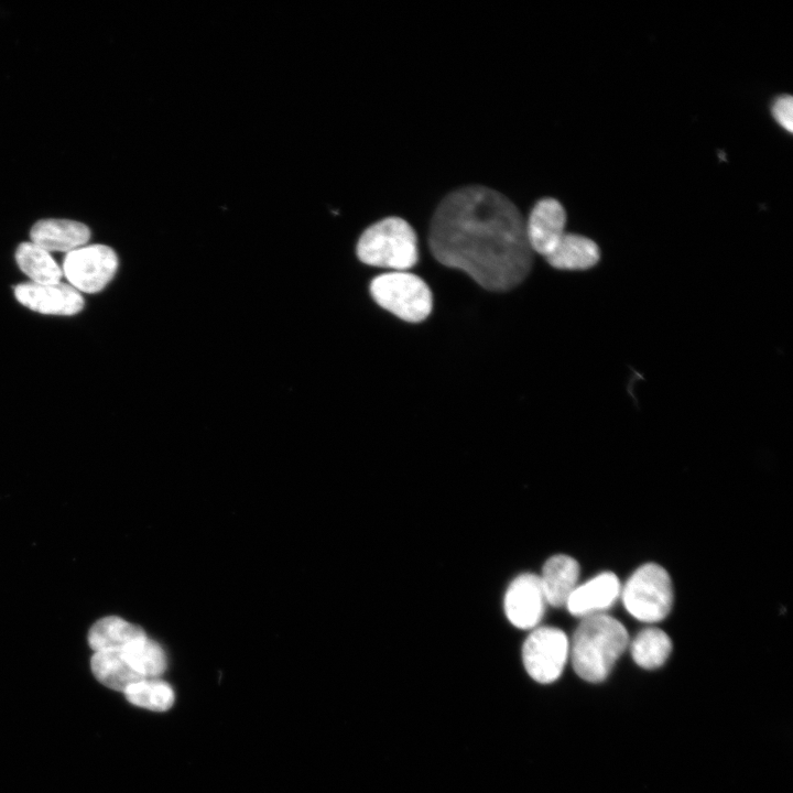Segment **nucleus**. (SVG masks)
Wrapping results in <instances>:
<instances>
[{"instance_id":"nucleus-14","label":"nucleus","mask_w":793,"mask_h":793,"mask_svg":"<svg viewBox=\"0 0 793 793\" xmlns=\"http://www.w3.org/2000/svg\"><path fill=\"white\" fill-rule=\"evenodd\" d=\"M545 259L558 270H587L597 264L600 251L591 239L565 232Z\"/></svg>"},{"instance_id":"nucleus-11","label":"nucleus","mask_w":793,"mask_h":793,"mask_svg":"<svg viewBox=\"0 0 793 793\" xmlns=\"http://www.w3.org/2000/svg\"><path fill=\"white\" fill-rule=\"evenodd\" d=\"M620 594L619 578L611 572H605L577 585L565 606L572 615L586 618L609 609Z\"/></svg>"},{"instance_id":"nucleus-2","label":"nucleus","mask_w":793,"mask_h":793,"mask_svg":"<svg viewBox=\"0 0 793 793\" xmlns=\"http://www.w3.org/2000/svg\"><path fill=\"white\" fill-rule=\"evenodd\" d=\"M629 644L623 624L605 613L583 618L569 644L577 675L590 683L604 681Z\"/></svg>"},{"instance_id":"nucleus-4","label":"nucleus","mask_w":793,"mask_h":793,"mask_svg":"<svg viewBox=\"0 0 793 793\" xmlns=\"http://www.w3.org/2000/svg\"><path fill=\"white\" fill-rule=\"evenodd\" d=\"M370 294L382 308L409 323L424 321L433 307L428 285L408 271L378 275L370 283Z\"/></svg>"},{"instance_id":"nucleus-7","label":"nucleus","mask_w":793,"mask_h":793,"mask_svg":"<svg viewBox=\"0 0 793 793\" xmlns=\"http://www.w3.org/2000/svg\"><path fill=\"white\" fill-rule=\"evenodd\" d=\"M118 257L108 246L91 245L67 253L63 273L77 291L96 293L115 276Z\"/></svg>"},{"instance_id":"nucleus-3","label":"nucleus","mask_w":793,"mask_h":793,"mask_svg":"<svg viewBox=\"0 0 793 793\" xmlns=\"http://www.w3.org/2000/svg\"><path fill=\"white\" fill-rule=\"evenodd\" d=\"M356 251L359 260L368 265L408 271L419 259L417 237L406 220L387 217L362 232Z\"/></svg>"},{"instance_id":"nucleus-15","label":"nucleus","mask_w":793,"mask_h":793,"mask_svg":"<svg viewBox=\"0 0 793 793\" xmlns=\"http://www.w3.org/2000/svg\"><path fill=\"white\" fill-rule=\"evenodd\" d=\"M146 636L144 630L118 616L97 620L88 631L89 647L95 651L120 650Z\"/></svg>"},{"instance_id":"nucleus-9","label":"nucleus","mask_w":793,"mask_h":793,"mask_svg":"<svg viewBox=\"0 0 793 793\" xmlns=\"http://www.w3.org/2000/svg\"><path fill=\"white\" fill-rule=\"evenodd\" d=\"M14 295L25 307L47 315H75L84 307V300L79 291L61 282L52 284L21 283L15 286Z\"/></svg>"},{"instance_id":"nucleus-8","label":"nucleus","mask_w":793,"mask_h":793,"mask_svg":"<svg viewBox=\"0 0 793 793\" xmlns=\"http://www.w3.org/2000/svg\"><path fill=\"white\" fill-rule=\"evenodd\" d=\"M546 604L540 577L525 573L511 582L503 606L508 620L514 627L534 629L543 618Z\"/></svg>"},{"instance_id":"nucleus-20","label":"nucleus","mask_w":793,"mask_h":793,"mask_svg":"<svg viewBox=\"0 0 793 793\" xmlns=\"http://www.w3.org/2000/svg\"><path fill=\"white\" fill-rule=\"evenodd\" d=\"M772 115L775 121L786 131L793 130V98L783 95L775 99L772 105Z\"/></svg>"},{"instance_id":"nucleus-5","label":"nucleus","mask_w":793,"mask_h":793,"mask_svg":"<svg viewBox=\"0 0 793 793\" xmlns=\"http://www.w3.org/2000/svg\"><path fill=\"white\" fill-rule=\"evenodd\" d=\"M620 596L632 617L653 623L669 615L673 604V586L662 566L648 563L629 577Z\"/></svg>"},{"instance_id":"nucleus-16","label":"nucleus","mask_w":793,"mask_h":793,"mask_svg":"<svg viewBox=\"0 0 793 793\" xmlns=\"http://www.w3.org/2000/svg\"><path fill=\"white\" fill-rule=\"evenodd\" d=\"M95 677L105 686L122 692L141 678L129 665L120 650L95 652L90 661Z\"/></svg>"},{"instance_id":"nucleus-19","label":"nucleus","mask_w":793,"mask_h":793,"mask_svg":"<svg viewBox=\"0 0 793 793\" xmlns=\"http://www.w3.org/2000/svg\"><path fill=\"white\" fill-rule=\"evenodd\" d=\"M123 694L129 703L153 711H166L174 702L173 688L159 678H144L130 684Z\"/></svg>"},{"instance_id":"nucleus-18","label":"nucleus","mask_w":793,"mask_h":793,"mask_svg":"<svg viewBox=\"0 0 793 793\" xmlns=\"http://www.w3.org/2000/svg\"><path fill=\"white\" fill-rule=\"evenodd\" d=\"M633 661L641 667L654 670L667 660L672 651L669 636L659 628H645L630 644Z\"/></svg>"},{"instance_id":"nucleus-13","label":"nucleus","mask_w":793,"mask_h":793,"mask_svg":"<svg viewBox=\"0 0 793 793\" xmlns=\"http://www.w3.org/2000/svg\"><path fill=\"white\" fill-rule=\"evenodd\" d=\"M579 571L577 561L568 555L550 557L539 576L546 602L554 607L565 606L577 587Z\"/></svg>"},{"instance_id":"nucleus-10","label":"nucleus","mask_w":793,"mask_h":793,"mask_svg":"<svg viewBox=\"0 0 793 793\" xmlns=\"http://www.w3.org/2000/svg\"><path fill=\"white\" fill-rule=\"evenodd\" d=\"M566 213L562 204L551 197L540 199L525 221L531 250L544 258L565 233Z\"/></svg>"},{"instance_id":"nucleus-1","label":"nucleus","mask_w":793,"mask_h":793,"mask_svg":"<svg viewBox=\"0 0 793 793\" xmlns=\"http://www.w3.org/2000/svg\"><path fill=\"white\" fill-rule=\"evenodd\" d=\"M427 242L441 264L493 292L519 285L533 263L520 210L503 194L481 185L463 186L441 200Z\"/></svg>"},{"instance_id":"nucleus-6","label":"nucleus","mask_w":793,"mask_h":793,"mask_svg":"<svg viewBox=\"0 0 793 793\" xmlns=\"http://www.w3.org/2000/svg\"><path fill=\"white\" fill-rule=\"evenodd\" d=\"M569 656L566 634L554 627H536L522 647L523 665L536 682L548 684L556 681Z\"/></svg>"},{"instance_id":"nucleus-12","label":"nucleus","mask_w":793,"mask_h":793,"mask_svg":"<svg viewBox=\"0 0 793 793\" xmlns=\"http://www.w3.org/2000/svg\"><path fill=\"white\" fill-rule=\"evenodd\" d=\"M30 237L34 245L47 252H70L89 240L90 230L86 225L75 220L42 219L33 225Z\"/></svg>"},{"instance_id":"nucleus-17","label":"nucleus","mask_w":793,"mask_h":793,"mask_svg":"<svg viewBox=\"0 0 793 793\" xmlns=\"http://www.w3.org/2000/svg\"><path fill=\"white\" fill-rule=\"evenodd\" d=\"M15 260L21 271L24 272L33 283H58L63 275L62 269L51 257L50 252L33 242L21 243L17 249Z\"/></svg>"}]
</instances>
